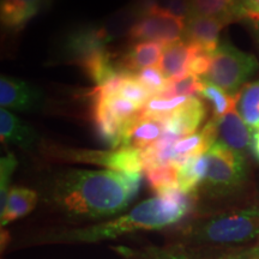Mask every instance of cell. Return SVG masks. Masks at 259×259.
Wrapping results in <instances>:
<instances>
[{
	"label": "cell",
	"instance_id": "cell-1",
	"mask_svg": "<svg viewBox=\"0 0 259 259\" xmlns=\"http://www.w3.org/2000/svg\"><path fill=\"white\" fill-rule=\"evenodd\" d=\"M142 173L67 168L54 174L48 199L65 216L94 220L124 211L141 187Z\"/></svg>",
	"mask_w": 259,
	"mask_h": 259
},
{
	"label": "cell",
	"instance_id": "cell-2",
	"mask_svg": "<svg viewBox=\"0 0 259 259\" xmlns=\"http://www.w3.org/2000/svg\"><path fill=\"white\" fill-rule=\"evenodd\" d=\"M197 196L187 194L180 187L168 190L136 205L131 211L120 218L85 227L72 229L52 236L54 242H96L135 231H150L171 226L184 219L193 208Z\"/></svg>",
	"mask_w": 259,
	"mask_h": 259
},
{
	"label": "cell",
	"instance_id": "cell-3",
	"mask_svg": "<svg viewBox=\"0 0 259 259\" xmlns=\"http://www.w3.org/2000/svg\"><path fill=\"white\" fill-rule=\"evenodd\" d=\"M259 238V208L226 212L186 229V240L196 244H241Z\"/></svg>",
	"mask_w": 259,
	"mask_h": 259
},
{
	"label": "cell",
	"instance_id": "cell-4",
	"mask_svg": "<svg viewBox=\"0 0 259 259\" xmlns=\"http://www.w3.org/2000/svg\"><path fill=\"white\" fill-rule=\"evenodd\" d=\"M259 70L257 59L223 41L213 52L211 66L203 79L215 84L229 95H239L240 89Z\"/></svg>",
	"mask_w": 259,
	"mask_h": 259
},
{
	"label": "cell",
	"instance_id": "cell-5",
	"mask_svg": "<svg viewBox=\"0 0 259 259\" xmlns=\"http://www.w3.org/2000/svg\"><path fill=\"white\" fill-rule=\"evenodd\" d=\"M208 173L204 189L216 194H225L239 189L247 176L245 155L232 150L225 144L215 142L206 151Z\"/></svg>",
	"mask_w": 259,
	"mask_h": 259
},
{
	"label": "cell",
	"instance_id": "cell-6",
	"mask_svg": "<svg viewBox=\"0 0 259 259\" xmlns=\"http://www.w3.org/2000/svg\"><path fill=\"white\" fill-rule=\"evenodd\" d=\"M48 153L64 161L80 162L108 168L119 173H142L143 162L139 149L121 147L112 150H88V149L51 148Z\"/></svg>",
	"mask_w": 259,
	"mask_h": 259
},
{
	"label": "cell",
	"instance_id": "cell-7",
	"mask_svg": "<svg viewBox=\"0 0 259 259\" xmlns=\"http://www.w3.org/2000/svg\"><path fill=\"white\" fill-rule=\"evenodd\" d=\"M185 28V19L178 18L161 8H157L142 16L136 22L127 37L134 42L154 41L167 46L179 41L180 37L184 36Z\"/></svg>",
	"mask_w": 259,
	"mask_h": 259
},
{
	"label": "cell",
	"instance_id": "cell-8",
	"mask_svg": "<svg viewBox=\"0 0 259 259\" xmlns=\"http://www.w3.org/2000/svg\"><path fill=\"white\" fill-rule=\"evenodd\" d=\"M103 50H107V44L101 36L97 23H92L80 25L65 35L60 56L69 63L80 66L87 59Z\"/></svg>",
	"mask_w": 259,
	"mask_h": 259
},
{
	"label": "cell",
	"instance_id": "cell-9",
	"mask_svg": "<svg viewBox=\"0 0 259 259\" xmlns=\"http://www.w3.org/2000/svg\"><path fill=\"white\" fill-rule=\"evenodd\" d=\"M44 93L34 84L14 77L0 78V105L3 108L29 112L42 105Z\"/></svg>",
	"mask_w": 259,
	"mask_h": 259
},
{
	"label": "cell",
	"instance_id": "cell-10",
	"mask_svg": "<svg viewBox=\"0 0 259 259\" xmlns=\"http://www.w3.org/2000/svg\"><path fill=\"white\" fill-rule=\"evenodd\" d=\"M206 118V107L198 97L189 100L163 119V132L179 139L193 135Z\"/></svg>",
	"mask_w": 259,
	"mask_h": 259
},
{
	"label": "cell",
	"instance_id": "cell-11",
	"mask_svg": "<svg viewBox=\"0 0 259 259\" xmlns=\"http://www.w3.org/2000/svg\"><path fill=\"white\" fill-rule=\"evenodd\" d=\"M162 135L163 119L147 118L138 114L122 125L121 147H131L143 150L157 142Z\"/></svg>",
	"mask_w": 259,
	"mask_h": 259
},
{
	"label": "cell",
	"instance_id": "cell-12",
	"mask_svg": "<svg viewBox=\"0 0 259 259\" xmlns=\"http://www.w3.org/2000/svg\"><path fill=\"white\" fill-rule=\"evenodd\" d=\"M215 119V118H213ZM218 141L232 150L245 155L250 150L251 128L247 127L241 115L236 109H233L222 118L215 119Z\"/></svg>",
	"mask_w": 259,
	"mask_h": 259
},
{
	"label": "cell",
	"instance_id": "cell-13",
	"mask_svg": "<svg viewBox=\"0 0 259 259\" xmlns=\"http://www.w3.org/2000/svg\"><path fill=\"white\" fill-rule=\"evenodd\" d=\"M227 25L221 19L202 15H191L186 19L184 40L199 45L203 50L212 53L218 50L220 32Z\"/></svg>",
	"mask_w": 259,
	"mask_h": 259
},
{
	"label": "cell",
	"instance_id": "cell-14",
	"mask_svg": "<svg viewBox=\"0 0 259 259\" xmlns=\"http://www.w3.org/2000/svg\"><path fill=\"white\" fill-rule=\"evenodd\" d=\"M199 47V45L185 40L167 45L158 64V69L168 80L179 79L186 76L189 72L190 61Z\"/></svg>",
	"mask_w": 259,
	"mask_h": 259
},
{
	"label": "cell",
	"instance_id": "cell-15",
	"mask_svg": "<svg viewBox=\"0 0 259 259\" xmlns=\"http://www.w3.org/2000/svg\"><path fill=\"white\" fill-rule=\"evenodd\" d=\"M90 115L100 142L111 149L121 148L122 124L112 114L105 101H92Z\"/></svg>",
	"mask_w": 259,
	"mask_h": 259
},
{
	"label": "cell",
	"instance_id": "cell-16",
	"mask_svg": "<svg viewBox=\"0 0 259 259\" xmlns=\"http://www.w3.org/2000/svg\"><path fill=\"white\" fill-rule=\"evenodd\" d=\"M142 16H144L143 11L134 0L130 5L118 10L114 14L99 22L97 27L102 38L108 45L119 38L128 36L131 29Z\"/></svg>",
	"mask_w": 259,
	"mask_h": 259
},
{
	"label": "cell",
	"instance_id": "cell-17",
	"mask_svg": "<svg viewBox=\"0 0 259 259\" xmlns=\"http://www.w3.org/2000/svg\"><path fill=\"white\" fill-rule=\"evenodd\" d=\"M164 47V45L154 41L134 42L118 60L119 66L125 72L137 73L161 60Z\"/></svg>",
	"mask_w": 259,
	"mask_h": 259
},
{
	"label": "cell",
	"instance_id": "cell-18",
	"mask_svg": "<svg viewBox=\"0 0 259 259\" xmlns=\"http://www.w3.org/2000/svg\"><path fill=\"white\" fill-rule=\"evenodd\" d=\"M0 136L3 143L29 149L37 142V135L30 125L10 113L8 109L0 111Z\"/></svg>",
	"mask_w": 259,
	"mask_h": 259
},
{
	"label": "cell",
	"instance_id": "cell-19",
	"mask_svg": "<svg viewBox=\"0 0 259 259\" xmlns=\"http://www.w3.org/2000/svg\"><path fill=\"white\" fill-rule=\"evenodd\" d=\"M192 15L218 18L226 24L244 19L240 0H190Z\"/></svg>",
	"mask_w": 259,
	"mask_h": 259
},
{
	"label": "cell",
	"instance_id": "cell-20",
	"mask_svg": "<svg viewBox=\"0 0 259 259\" xmlns=\"http://www.w3.org/2000/svg\"><path fill=\"white\" fill-rule=\"evenodd\" d=\"M37 193L27 187H12L8 196L5 210L2 212V226L28 215L36 206Z\"/></svg>",
	"mask_w": 259,
	"mask_h": 259
},
{
	"label": "cell",
	"instance_id": "cell-21",
	"mask_svg": "<svg viewBox=\"0 0 259 259\" xmlns=\"http://www.w3.org/2000/svg\"><path fill=\"white\" fill-rule=\"evenodd\" d=\"M208 173L206 153L192 156L179 168L178 183L181 191L187 194L197 196V191L203 185Z\"/></svg>",
	"mask_w": 259,
	"mask_h": 259
},
{
	"label": "cell",
	"instance_id": "cell-22",
	"mask_svg": "<svg viewBox=\"0 0 259 259\" xmlns=\"http://www.w3.org/2000/svg\"><path fill=\"white\" fill-rule=\"evenodd\" d=\"M239 114L251 130L259 127V79L246 84L239 97Z\"/></svg>",
	"mask_w": 259,
	"mask_h": 259
},
{
	"label": "cell",
	"instance_id": "cell-23",
	"mask_svg": "<svg viewBox=\"0 0 259 259\" xmlns=\"http://www.w3.org/2000/svg\"><path fill=\"white\" fill-rule=\"evenodd\" d=\"M200 96H203L204 99L208 100L211 103L213 112L212 118L220 119L223 115H226L227 113L235 109L236 103L239 102L240 94L239 95H229L225 90L216 87L215 84L203 79V89L202 93H200Z\"/></svg>",
	"mask_w": 259,
	"mask_h": 259
},
{
	"label": "cell",
	"instance_id": "cell-24",
	"mask_svg": "<svg viewBox=\"0 0 259 259\" xmlns=\"http://www.w3.org/2000/svg\"><path fill=\"white\" fill-rule=\"evenodd\" d=\"M147 176L148 183L156 194H161L168 190L179 187L178 176H179V167L170 163L166 166L153 168V169L144 171Z\"/></svg>",
	"mask_w": 259,
	"mask_h": 259
},
{
	"label": "cell",
	"instance_id": "cell-25",
	"mask_svg": "<svg viewBox=\"0 0 259 259\" xmlns=\"http://www.w3.org/2000/svg\"><path fill=\"white\" fill-rule=\"evenodd\" d=\"M203 89V78L192 73H187L186 76L179 79L169 80L166 90L162 93L161 99H174V97H194L200 95Z\"/></svg>",
	"mask_w": 259,
	"mask_h": 259
},
{
	"label": "cell",
	"instance_id": "cell-26",
	"mask_svg": "<svg viewBox=\"0 0 259 259\" xmlns=\"http://www.w3.org/2000/svg\"><path fill=\"white\" fill-rule=\"evenodd\" d=\"M189 97H174V99H161V97H153L141 108L142 116L156 119H166L171 112H174L178 107L184 105Z\"/></svg>",
	"mask_w": 259,
	"mask_h": 259
},
{
	"label": "cell",
	"instance_id": "cell-27",
	"mask_svg": "<svg viewBox=\"0 0 259 259\" xmlns=\"http://www.w3.org/2000/svg\"><path fill=\"white\" fill-rule=\"evenodd\" d=\"M134 76L153 97H160L169 83L158 67H145Z\"/></svg>",
	"mask_w": 259,
	"mask_h": 259
},
{
	"label": "cell",
	"instance_id": "cell-28",
	"mask_svg": "<svg viewBox=\"0 0 259 259\" xmlns=\"http://www.w3.org/2000/svg\"><path fill=\"white\" fill-rule=\"evenodd\" d=\"M100 101H101V100H100ZM102 101H105L106 106L108 107V109L112 112V114L114 115L122 125L128 120H131L135 116H137L139 114V112H141V107L137 106L134 102H131L130 100L125 99L124 96L119 95V94L108 97V99L106 100H102Z\"/></svg>",
	"mask_w": 259,
	"mask_h": 259
},
{
	"label": "cell",
	"instance_id": "cell-29",
	"mask_svg": "<svg viewBox=\"0 0 259 259\" xmlns=\"http://www.w3.org/2000/svg\"><path fill=\"white\" fill-rule=\"evenodd\" d=\"M118 94L124 96L125 99L130 100L131 102L136 103V105L141 107V108L149 101V100L153 99L151 94L138 82L134 74H128V76L126 77L124 83H122L120 89H119Z\"/></svg>",
	"mask_w": 259,
	"mask_h": 259
},
{
	"label": "cell",
	"instance_id": "cell-30",
	"mask_svg": "<svg viewBox=\"0 0 259 259\" xmlns=\"http://www.w3.org/2000/svg\"><path fill=\"white\" fill-rule=\"evenodd\" d=\"M16 168V158L12 154L6 155L2 158L0 163V179H2V185H0V212L5 210L6 203H8L9 196V183L11 180V176Z\"/></svg>",
	"mask_w": 259,
	"mask_h": 259
},
{
	"label": "cell",
	"instance_id": "cell-31",
	"mask_svg": "<svg viewBox=\"0 0 259 259\" xmlns=\"http://www.w3.org/2000/svg\"><path fill=\"white\" fill-rule=\"evenodd\" d=\"M212 61V53H209L202 47L198 48V51L193 54L192 59L189 65V73L196 74V76H204L208 74L210 66Z\"/></svg>",
	"mask_w": 259,
	"mask_h": 259
},
{
	"label": "cell",
	"instance_id": "cell-32",
	"mask_svg": "<svg viewBox=\"0 0 259 259\" xmlns=\"http://www.w3.org/2000/svg\"><path fill=\"white\" fill-rule=\"evenodd\" d=\"M250 151L254 160L259 163V127L251 130Z\"/></svg>",
	"mask_w": 259,
	"mask_h": 259
},
{
	"label": "cell",
	"instance_id": "cell-33",
	"mask_svg": "<svg viewBox=\"0 0 259 259\" xmlns=\"http://www.w3.org/2000/svg\"><path fill=\"white\" fill-rule=\"evenodd\" d=\"M16 2H19L22 3V4L27 5L28 8L32 9L36 14H38V12L44 9V6L48 5L50 0H16Z\"/></svg>",
	"mask_w": 259,
	"mask_h": 259
},
{
	"label": "cell",
	"instance_id": "cell-34",
	"mask_svg": "<svg viewBox=\"0 0 259 259\" xmlns=\"http://www.w3.org/2000/svg\"><path fill=\"white\" fill-rule=\"evenodd\" d=\"M246 255H247L248 258L259 259V241H258V244L255 245L254 247L252 248V250H251L250 252H247V253H246Z\"/></svg>",
	"mask_w": 259,
	"mask_h": 259
},
{
	"label": "cell",
	"instance_id": "cell-35",
	"mask_svg": "<svg viewBox=\"0 0 259 259\" xmlns=\"http://www.w3.org/2000/svg\"><path fill=\"white\" fill-rule=\"evenodd\" d=\"M251 22H252V24H253L255 32H257V37H258V41H259V18L251 19Z\"/></svg>",
	"mask_w": 259,
	"mask_h": 259
},
{
	"label": "cell",
	"instance_id": "cell-36",
	"mask_svg": "<svg viewBox=\"0 0 259 259\" xmlns=\"http://www.w3.org/2000/svg\"><path fill=\"white\" fill-rule=\"evenodd\" d=\"M229 259H255V258H229Z\"/></svg>",
	"mask_w": 259,
	"mask_h": 259
}]
</instances>
